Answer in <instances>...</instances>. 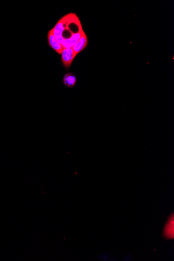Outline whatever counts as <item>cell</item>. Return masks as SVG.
Segmentation results:
<instances>
[{"instance_id": "5b68a950", "label": "cell", "mask_w": 174, "mask_h": 261, "mask_svg": "<svg viewBox=\"0 0 174 261\" xmlns=\"http://www.w3.org/2000/svg\"><path fill=\"white\" fill-rule=\"evenodd\" d=\"M63 83L65 86L72 88L76 85L77 79L76 76L71 73L66 74L63 78Z\"/></svg>"}, {"instance_id": "6da1fadb", "label": "cell", "mask_w": 174, "mask_h": 261, "mask_svg": "<svg viewBox=\"0 0 174 261\" xmlns=\"http://www.w3.org/2000/svg\"><path fill=\"white\" fill-rule=\"evenodd\" d=\"M52 30L63 49L71 48L85 33L79 17L74 13L62 17Z\"/></svg>"}, {"instance_id": "277c9868", "label": "cell", "mask_w": 174, "mask_h": 261, "mask_svg": "<svg viewBox=\"0 0 174 261\" xmlns=\"http://www.w3.org/2000/svg\"><path fill=\"white\" fill-rule=\"evenodd\" d=\"M88 43V37L84 33L79 41L72 46V48L73 51L78 55L86 48Z\"/></svg>"}, {"instance_id": "7a4b0ae2", "label": "cell", "mask_w": 174, "mask_h": 261, "mask_svg": "<svg viewBox=\"0 0 174 261\" xmlns=\"http://www.w3.org/2000/svg\"><path fill=\"white\" fill-rule=\"evenodd\" d=\"M61 55L63 66L67 69L71 66L72 61L77 55L73 51L72 47L71 48L64 49Z\"/></svg>"}, {"instance_id": "8992f818", "label": "cell", "mask_w": 174, "mask_h": 261, "mask_svg": "<svg viewBox=\"0 0 174 261\" xmlns=\"http://www.w3.org/2000/svg\"><path fill=\"white\" fill-rule=\"evenodd\" d=\"M165 235L167 237V238H173V218L170 220L168 223L167 224V225L165 227V229L164 231Z\"/></svg>"}, {"instance_id": "3957f363", "label": "cell", "mask_w": 174, "mask_h": 261, "mask_svg": "<svg viewBox=\"0 0 174 261\" xmlns=\"http://www.w3.org/2000/svg\"><path fill=\"white\" fill-rule=\"evenodd\" d=\"M47 39L49 46H51L57 53L61 55L63 50V47L56 40L52 30L48 32Z\"/></svg>"}]
</instances>
